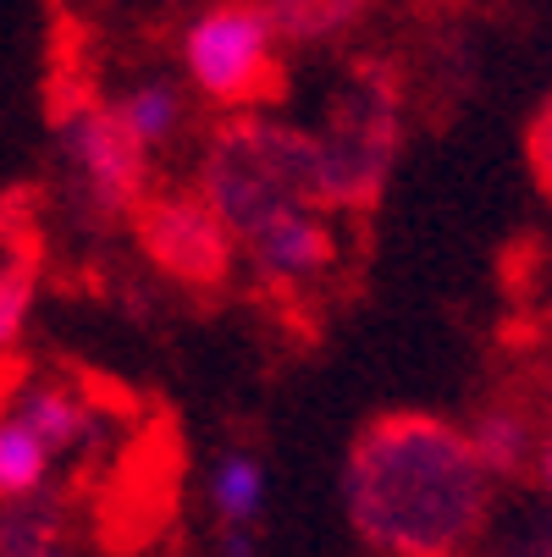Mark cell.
I'll return each instance as SVG.
<instances>
[{
    "label": "cell",
    "instance_id": "1",
    "mask_svg": "<svg viewBox=\"0 0 552 557\" xmlns=\"http://www.w3.org/2000/svg\"><path fill=\"white\" fill-rule=\"evenodd\" d=\"M343 513L381 557H464L492 524V474L437 414H376L343 458Z\"/></svg>",
    "mask_w": 552,
    "mask_h": 557
},
{
    "label": "cell",
    "instance_id": "2",
    "mask_svg": "<svg viewBox=\"0 0 552 557\" xmlns=\"http://www.w3.org/2000/svg\"><path fill=\"white\" fill-rule=\"evenodd\" d=\"M194 194L226 221V232L238 244L287 210H321L315 205L309 127H287V122L255 116V111L226 116L205 144Z\"/></svg>",
    "mask_w": 552,
    "mask_h": 557
},
{
    "label": "cell",
    "instance_id": "3",
    "mask_svg": "<svg viewBox=\"0 0 552 557\" xmlns=\"http://www.w3.org/2000/svg\"><path fill=\"white\" fill-rule=\"evenodd\" d=\"M404 122H398V84L381 66H354L327 116L309 127L315 154V205L321 210H370L398 161Z\"/></svg>",
    "mask_w": 552,
    "mask_h": 557
},
{
    "label": "cell",
    "instance_id": "4",
    "mask_svg": "<svg viewBox=\"0 0 552 557\" xmlns=\"http://www.w3.org/2000/svg\"><path fill=\"white\" fill-rule=\"evenodd\" d=\"M277 23L260 0H221L183 34V72L210 106H255L277 77Z\"/></svg>",
    "mask_w": 552,
    "mask_h": 557
},
{
    "label": "cell",
    "instance_id": "5",
    "mask_svg": "<svg viewBox=\"0 0 552 557\" xmlns=\"http://www.w3.org/2000/svg\"><path fill=\"white\" fill-rule=\"evenodd\" d=\"M56 138L66 166L84 183V199L100 215H138L149 199V149L133 144V133L116 122L111 100H72V111H56Z\"/></svg>",
    "mask_w": 552,
    "mask_h": 557
},
{
    "label": "cell",
    "instance_id": "6",
    "mask_svg": "<svg viewBox=\"0 0 552 557\" xmlns=\"http://www.w3.org/2000/svg\"><path fill=\"white\" fill-rule=\"evenodd\" d=\"M144 260L177 287H221L232 276L238 237L199 194H149L133 215Z\"/></svg>",
    "mask_w": 552,
    "mask_h": 557
},
{
    "label": "cell",
    "instance_id": "7",
    "mask_svg": "<svg viewBox=\"0 0 552 557\" xmlns=\"http://www.w3.org/2000/svg\"><path fill=\"white\" fill-rule=\"evenodd\" d=\"M244 249H249V260L266 282L298 287V282H315V276L332 271L338 237H332L327 210H287V215L266 221L260 232H249Z\"/></svg>",
    "mask_w": 552,
    "mask_h": 557
},
{
    "label": "cell",
    "instance_id": "8",
    "mask_svg": "<svg viewBox=\"0 0 552 557\" xmlns=\"http://www.w3.org/2000/svg\"><path fill=\"white\" fill-rule=\"evenodd\" d=\"M7 409H12V414H17V420L50 447V453L84 447L89 431H95V409H89L72 386H61V381H23Z\"/></svg>",
    "mask_w": 552,
    "mask_h": 557
},
{
    "label": "cell",
    "instance_id": "9",
    "mask_svg": "<svg viewBox=\"0 0 552 557\" xmlns=\"http://www.w3.org/2000/svg\"><path fill=\"white\" fill-rule=\"evenodd\" d=\"M210 513L226 530H260L266 519V497H271V481H266V463L249 453V447H226L216 463H210Z\"/></svg>",
    "mask_w": 552,
    "mask_h": 557
},
{
    "label": "cell",
    "instance_id": "10",
    "mask_svg": "<svg viewBox=\"0 0 552 557\" xmlns=\"http://www.w3.org/2000/svg\"><path fill=\"white\" fill-rule=\"evenodd\" d=\"M464 436H469L481 469L492 474V486H498V481H519V474L536 469V453H541V436L547 431H536L530 414H519L508 404H492V409H481L476 420H469Z\"/></svg>",
    "mask_w": 552,
    "mask_h": 557
},
{
    "label": "cell",
    "instance_id": "11",
    "mask_svg": "<svg viewBox=\"0 0 552 557\" xmlns=\"http://www.w3.org/2000/svg\"><path fill=\"white\" fill-rule=\"evenodd\" d=\"M50 463H56V453L12 409H0V508L39 503L50 486Z\"/></svg>",
    "mask_w": 552,
    "mask_h": 557
},
{
    "label": "cell",
    "instance_id": "12",
    "mask_svg": "<svg viewBox=\"0 0 552 557\" xmlns=\"http://www.w3.org/2000/svg\"><path fill=\"white\" fill-rule=\"evenodd\" d=\"M111 111H116V122L133 133V144L149 149V154L161 149V144H172L177 127H183V95L167 84V77H144V84L122 89V95L111 100Z\"/></svg>",
    "mask_w": 552,
    "mask_h": 557
},
{
    "label": "cell",
    "instance_id": "13",
    "mask_svg": "<svg viewBox=\"0 0 552 557\" xmlns=\"http://www.w3.org/2000/svg\"><path fill=\"white\" fill-rule=\"evenodd\" d=\"M260 7H266V17L277 23L282 39L321 45V39H338L343 28H354L370 0H260Z\"/></svg>",
    "mask_w": 552,
    "mask_h": 557
},
{
    "label": "cell",
    "instance_id": "14",
    "mask_svg": "<svg viewBox=\"0 0 552 557\" xmlns=\"http://www.w3.org/2000/svg\"><path fill=\"white\" fill-rule=\"evenodd\" d=\"M0 557H72L50 497L0 508Z\"/></svg>",
    "mask_w": 552,
    "mask_h": 557
},
{
    "label": "cell",
    "instance_id": "15",
    "mask_svg": "<svg viewBox=\"0 0 552 557\" xmlns=\"http://www.w3.org/2000/svg\"><path fill=\"white\" fill-rule=\"evenodd\" d=\"M39 298V265L28 249L0 255V354H12L17 337L28 332V314Z\"/></svg>",
    "mask_w": 552,
    "mask_h": 557
},
{
    "label": "cell",
    "instance_id": "16",
    "mask_svg": "<svg viewBox=\"0 0 552 557\" xmlns=\"http://www.w3.org/2000/svg\"><path fill=\"white\" fill-rule=\"evenodd\" d=\"M487 557H552V503L541 497V508H519L514 519H503L487 535Z\"/></svg>",
    "mask_w": 552,
    "mask_h": 557
},
{
    "label": "cell",
    "instance_id": "17",
    "mask_svg": "<svg viewBox=\"0 0 552 557\" xmlns=\"http://www.w3.org/2000/svg\"><path fill=\"white\" fill-rule=\"evenodd\" d=\"M525 154H530V172H536V183L552 194V106L530 122V138H525Z\"/></svg>",
    "mask_w": 552,
    "mask_h": 557
},
{
    "label": "cell",
    "instance_id": "18",
    "mask_svg": "<svg viewBox=\"0 0 552 557\" xmlns=\"http://www.w3.org/2000/svg\"><path fill=\"white\" fill-rule=\"evenodd\" d=\"M530 474H536V492L552 503V431L541 436V453H536V469H530Z\"/></svg>",
    "mask_w": 552,
    "mask_h": 557
},
{
    "label": "cell",
    "instance_id": "19",
    "mask_svg": "<svg viewBox=\"0 0 552 557\" xmlns=\"http://www.w3.org/2000/svg\"><path fill=\"white\" fill-rule=\"evenodd\" d=\"M221 557H255V535L249 530H226L221 535Z\"/></svg>",
    "mask_w": 552,
    "mask_h": 557
},
{
    "label": "cell",
    "instance_id": "20",
    "mask_svg": "<svg viewBox=\"0 0 552 557\" xmlns=\"http://www.w3.org/2000/svg\"><path fill=\"white\" fill-rule=\"evenodd\" d=\"M415 7H458V0H415Z\"/></svg>",
    "mask_w": 552,
    "mask_h": 557
},
{
    "label": "cell",
    "instance_id": "21",
    "mask_svg": "<svg viewBox=\"0 0 552 557\" xmlns=\"http://www.w3.org/2000/svg\"><path fill=\"white\" fill-rule=\"evenodd\" d=\"M547 409H552V375H547Z\"/></svg>",
    "mask_w": 552,
    "mask_h": 557
}]
</instances>
